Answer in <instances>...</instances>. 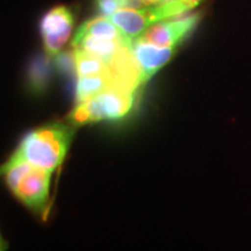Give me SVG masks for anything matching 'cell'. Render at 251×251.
I'll return each instance as SVG.
<instances>
[{
    "label": "cell",
    "instance_id": "4fadbf2b",
    "mask_svg": "<svg viewBox=\"0 0 251 251\" xmlns=\"http://www.w3.org/2000/svg\"><path fill=\"white\" fill-rule=\"evenodd\" d=\"M49 56H37L28 69V81L33 91L42 92L51 77V63Z\"/></svg>",
    "mask_w": 251,
    "mask_h": 251
},
{
    "label": "cell",
    "instance_id": "52a82bcc",
    "mask_svg": "<svg viewBox=\"0 0 251 251\" xmlns=\"http://www.w3.org/2000/svg\"><path fill=\"white\" fill-rule=\"evenodd\" d=\"M51 171L34 166L21 181L14 194L27 207L42 212L49 200Z\"/></svg>",
    "mask_w": 251,
    "mask_h": 251
},
{
    "label": "cell",
    "instance_id": "7a4b0ae2",
    "mask_svg": "<svg viewBox=\"0 0 251 251\" xmlns=\"http://www.w3.org/2000/svg\"><path fill=\"white\" fill-rule=\"evenodd\" d=\"M135 97L136 92L111 87L85 102L77 103L70 114V121L75 125H84L103 120H119L131 111Z\"/></svg>",
    "mask_w": 251,
    "mask_h": 251
},
{
    "label": "cell",
    "instance_id": "9a60e30c",
    "mask_svg": "<svg viewBox=\"0 0 251 251\" xmlns=\"http://www.w3.org/2000/svg\"><path fill=\"white\" fill-rule=\"evenodd\" d=\"M143 5L141 0H96L97 9L107 18L121 8H141Z\"/></svg>",
    "mask_w": 251,
    "mask_h": 251
},
{
    "label": "cell",
    "instance_id": "e0dca14e",
    "mask_svg": "<svg viewBox=\"0 0 251 251\" xmlns=\"http://www.w3.org/2000/svg\"><path fill=\"white\" fill-rule=\"evenodd\" d=\"M146 6L149 5H157V4H163V2L171 1V0H141Z\"/></svg>",
    "mask_w": 251,
    "mask_h": 251
},
{
    "label": "cell",
    "instance_id": "2e32d148",
    "mask_svg": "<svg viewBox=\"0 0 251 251\" xmlns=\"http://www.w3.org/2000/svg\"><path fill=\"white\" fill-rule=\"evenodd\" d=\"M56 67L63 74H71L76 71V64H75V54L74 51H64L56 55Z\"/></svg>",
    "mask_w": 251,
    "mask_h": 251
},
{
    "label": "cell",
    "instance_id": "7c38bea8",
    "mask_svg": "<svg viewBox=\"0 0 251 251\" xmlns=\"http://www.w3.org/2000/svg\"><path fill=\"white\" fill-rule=\"evenodd\" d=\"M74 54L76 74L78 77L108 74V65L101 58L89 54L81 49H74Z\"/></svg>",
    "mask_w": 251,
    "mask_h": 251
},
{
    "label": "cell",
    "instance_id": "5bb4252c",
    "mask_svg": "<svg viewBox=\"0 0 251 251\" xmlns=\"http://www.w3.org/2000/svg\"><path fill=\"white\" fill-rule=\"evenodd\" d=\"M33 168L34 166L30 163H28L26 159H24L20 155H18L17 152L13 153L11 159L4 166L5 179L8 187L15 192L24 178Z\"/></svg>",
    "mask_w": 251,
    "mask_h": 251
},
{
    "label": "cell",
    "instance_id": "9c48e42d",
    "mask_svg": "<svg viewBox=\"0 0 251 251\" xmlns=\"http://www.w3.org/2000/svg\"><path fill=\"white\" fill-rule=\"evenodd\" d=\"M129 41L113 40V39H99V37H74L72 48L81 49L84 51L92 54L97 57L101 58L106 64L111 62V59L118 54L126 46H130Z\"/></svg>",
    "mask_w": 251,
    "mask_h": 251
},
{
    "label": "cell",
    "instance_id": "30bf717a",
    "mask_svg": "<svg viewBox=\"0 0 251 251\" xmlns=\"http://www.w3.org/2000/svg\"><path fill=\"white\" fill-rule=\"evenodd\" d=\"M99 37V39H113V40H121V41H129L126 37L121 30L112 23V20L107 17H98L91 19V20L84 23L78 28L76 39L79 37ZM131 42V41H129Z\"/></svg>",
    "mask_w": 251,
    "mask_h": 251
},
{
    "label": "cell",
    "instance_id": "8fae6325",
    "mask_svg": "<svg viewBox=\"0 0 251 251\" xmlns=\"http://www.w3.org/2000/svg\"><path fill=\"white\" fill-rule=\"evenodd\" d=\"M112 83L108 74L96 75V76L78 77L76 87V101L77 103L85 102L98 96L103 91L111 89Z\"/></svg>",
    "mask_w": 251,
    "mask_h": 251
},
{
    "label": "cell",
    "instance_id": "6da1fadb",
    "mask_svg": "<svg viewBox=\"0 0 251 251\" xmlns=\"http://www.w3.org/2000/svg\"><path fill=\"white\" fill-rule=\"evenodd\" d=\"M71 137L70 126L50 124L27 134L15 152L35 168L52 172L62 164Z\"/></svg>",
    "mask_w": 251,
    "mask_h": 251
},
{
    "label": "cell",
    "instance_id": "8992f818",
    "mask_svg": "<svg viewBox=\"0 0 251 251\" xmlns=\"http://www.w3.org/2000/svg\"><path fill=\"white\" fill-rule=\"evenodd\" d=\"M107 65L108 77L114 89L137 92L139 87L146 83L143 70L131 50V45L124 47Z\"/></svg>",
    "mask_w": 251,
    "mask_h": 251
},
{
    "label": "cell",
    "instance_id": "5b68a950",
    "mask_svg": "<svg viewBox=\"0 0 251 251\" xmlns=\"http://www.w3.org/2000/svg\"><path fill=\"white\" fill-rule=\"evenodd\" d=\"M201 14L194 13L174 21H162L150 26L139 39L158 47L177 48L199 24ZM135 41V40H134Z\"/></svg>",
    "mask_w": 251,
    "mask_h": 251
},
{
    "label": "cell",
    "instance_id": "ba28073f",
    "mask_svg": "<svg viewBox=\"0 0 251 251\" xmlns=\"http://www.w3.org/2000/svg\"><path fill=\"white\" fill-rule=\"evenodd\" d=\"M131 50L143 70L146 81L149 80L159 69L172 58L175 47H158L151 43L135 40L131 42Z\"/></svg>",
    "mask_w": 251,
    "mask_h": 251
},
{
    "label": "cell",
    "instance_id": "3957f363",
    "mask_svg": "<svg viewBox=\"0 0 251 251\" xmlns=\"http://www.w3.org/2000/svg\"><path fill=\"white\" fill-rule=\"evenodd\" d=\"M187 12L179 0H171L163 4L146 6L144 8H121L109 19L133 42L152 25L179 17Z\"/></svg>",
    "mask_w": 251,
    "mask_h": 251
},
{
    "label": "cell",
    "instance_id": "277c9868",
    "mask_svg": "<svg viewBox=\"0 0 251 251\" xmlns=\"http://www.w3.org/2000/svg\"><path fill=\"white\" fill-rule=\"evenodd\" d=\"M74 15L67 6H56L41 20V35L47 56L56 57L68 42L74 28Z\"/></svg>",
    "mask_w": 251,
    "mask_h": 251
}]
</instances>
